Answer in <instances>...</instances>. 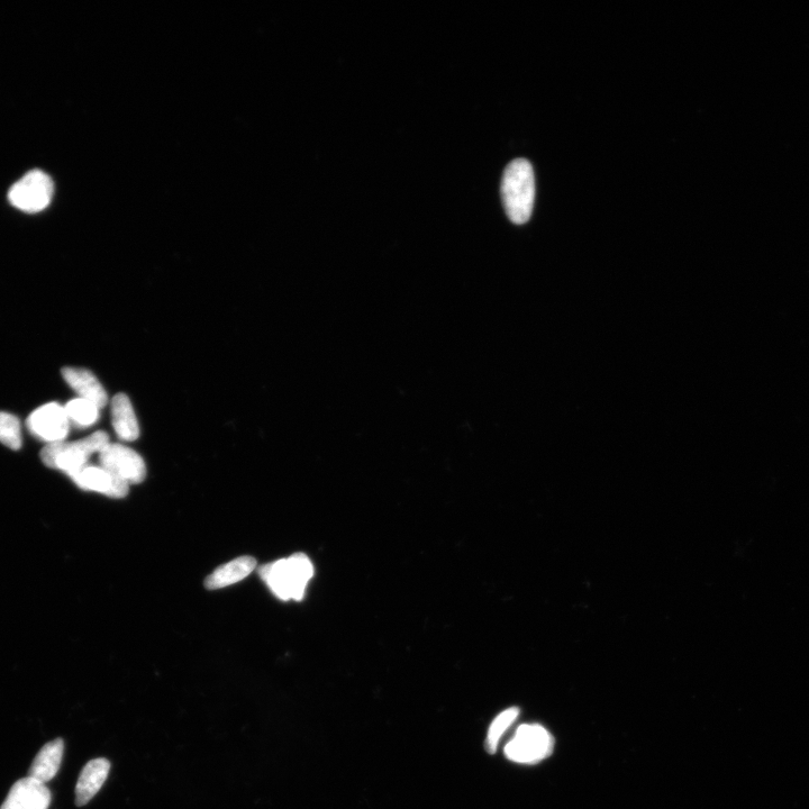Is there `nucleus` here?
Returning <instances> with one entry per match:
<instances>
[{
    "instance_id": "nucleus-1",
    "label": "nucleus",
    "mask_w": 809,
    "mask_h": 809,
    "mask_svg": "<svg viewBox=\"0 0 809 809\" xmlns=\"http://www.w3.org/2000/svg\"><path fill=\"white\" fill-rule=\"evenodd\" d=\"M259 574L278 598L302 601L307 585L314 577V566L303 553L262 566Z\"/></svg>"
},
{
    "instance_id": "nucleus-2",
    "label": "nucleus",
    "mask_w": 809,
    "mask_h": 809,
    "mask_svg": "<svg viewBox=\"0 0 809 809\" xmlns=\"http://www.w3.org/2000/svg\"><path fill=\"white\" fill-rule=\"evenodd\" d=\"M502 197L509 220L517 225L529 222L535 199V177L529 161L516 159L509 163L504 171Z\"/></svg>"
},
{
    "instance_id": "nucleus-3",
    "label": "nucleus",
    "mask_w": 809,
    "mask_h": 809,
    "mask_svg": "<svg viewBox=\"0 0 809 809\" xmlns=\"http://www.w3.org/2000/svg\"><path fill=\"white\" fill-rule=\"evenodd\" d=\"M109 444L108 435L99 431L77 442L48 444L41 453L42 461L49 468L66 472L68 476L75 474L88 465V459L94 453H101Z\"/></svg>"
},
{
    "instance_id": "nucleus-4",
    "label": "nucleus",
    "mask_w": 809,
    "mask_h": 809,
    "mask_svg": "<svg viewBox=\"0 0 809 809\" xmlns=\"http://www.w3.org/2000/svg\"><path fill=\"white\" fill-rule=\"evenodd\" d=\"M553 749V736L545 727L540 724H523L506 744L505 754L513 762L535 765L549 758Z\"/></svg>"
},
{
    "instance_id": "nucleus-5",
    "label": "nucleus",
    "mask_w": 809,
    "mask_h": 809,
    "mask_svg": "<svg viewBox=\"0 0 809 809\" xmlns=\"http://www.w3.org/2000/svg\"><path fill=\"white\" fill-rule=\"evenodd\" d=\"M53 193L52 179L41 170H33L9 190L8 199L20 211L35 214L50 205Z\"/></svg>"
},
{
    "instance_id": "nucleus-6",
    "label": "nucleus",
    "mask_w": 809,
    "mask_h": 809,
    "mask_svg": "<svg viewBox=\"0 0 809 809\" xmlns=\"http://www.w3.org/2000/svg\"><path fill=\"white\" fill-rule=\"evenodd\" d=\"M99 463L129 485L140 484L147 476V467L140 454L122 444L109 443L99 453Z\"/></svg>"
},
{
    "instance_id": "nucleus-7",
    "label": "nucleus",
    "mask_w": 809,
    "mask_h": 809,
    "mask_svg": "<svg viewBox=\"0 0 809 809\" xmlns=\"http://www.w3.org/2000/svg\"><path fill=\"white\" fill-rule=\"evenodd\" d=\"M30 432L48 444L65 441L70 429L65 407L50 403L36 409L27 420Z\"/></svg>"
},
{
    "instance_id": "nucleus-8",
    "label": "nucleus",
    "mask_w": 809,
    "mask_h": 809,
    "mask_svg": "<svg viewBox=\"0 0 809 809\" xmlns=\"http://www.w3.org/2000/svg\"><path fill=\"white\" fill-rule=\"evenodd\" d=\"M81 489L112 498H124L129 494V484L103 467L85 466L69 476Z\"/></svg>"
},
{
    "instance_id": "nucleus-9",
    "label": "nucleus",
    "mask_w": 809,
    "mask_h": 809,
    "mask_svg": "<svg viewBox=\"0 0 809 809\" xmlns=\"http://www.w3.org/2000/svg\"><path fill=\"white\" fill-rule=\"evenodd\" d=\"M51 792L45 784L31 777L17 780L0 809H48Z\"/></svg>"
},
{
    "instance_id": "nucleus-10",
    "label": "nucleus",
    "mask_w": 809,
    "mask_h": 809,
    "mask_svg": "<svg viewBox=\"0 0 809 809\" xmlns=\"http://www.w3.org/2000/svg\"><path fill=\"white\" fill-rule=\"evenodd\" d=\"M111 770V762L107 759L99 758L89 761L77 781L76 805L83 807L87 805L101 790Z\"/></svg>"
},
{
    "instance_id": "nucleus-11",
    "label": "nucleus",
    "mask_w": 809,
    "mask_h": 809,
    "mask_svg": "<svg viewBox=\"0 0 809 809\" xmlns=\"http://www.w3.org/2000/svg\"><path fill=\"white\" fill-rule=\"evenodd\" d=\"M63 379L75 390L80 398L92 402L99 408L107 405L108 396L103 385L99 383L93 372L80 368L62 369Z\"/></svg>"
},
{
    "instance_id": "nucleus-12",
    "label": "nucleus",
    "mask_w": 809,
    "mask_h": 809,
    "mask_svg": "<svg viewBox=\"0 0 809 809\" xmlns=\"http://www.w3.org/2000/svg\"><path fill=\"white\" fill-rule=\"evenodd\" d=\"M65 752V742L62 739L53 740L45 745L36 754L29 770V776L40 783H49L57 776Z\"/></svg>"
},
{
    "instance_id": "nucleus-13",
    "label": "nucleus",
    "mask_w": 809,
    "mask_h": 809,
    "mask_svg": "<svg viewBox=\"0 0 809 809\" xmlns=\"http://www.w3.org/2000/svg\"><path fill=\"white\" fill-rule=\"evenodd\" d=\"M256 567V559L252 557H240L216 569L213 574L209 575L205 580V587L208 590L229 587L247 578Z\"/></svg>"
},
{
    "instance_id": "nucleus-14",
    "label": "nucleus",
    "mask_w": 809,
    "mask_h": 809,
    "mask_svg": "<svg viewBox=\"0 0 809 809\" xmlns=\"http://www.w3.org/2000/svg\"><path fill=\"white\" fill-rule=\"evenodd\" d=\"M113 427L123 441L138 440L140 427L136 418L130 398L125 394H118L112 402Z\"/></svg>"
},
{
    "instance_id": "nucleus-15",
    "label": "nucleus",
    "mask_w": 809,
    "mask_h": 809,
    "mask_svg": "<svg viewBox=\"0 0 809 809\" xmlns=\"http://www.w3.org/2000/svg\"><path fill=\"white\" fill-rule=\"evenodd\" d=\"M520 713V708H508L506 711L499 714L493 721L492 725L489 726L486 749L490 754L496 753L499 742H501L509 727L515 723L518 716H520Z\"/></svg>"
},
{
    "instance_id": "nucleus-16",
    "label": "nucleus",
    "mask_w": 809,
    "mask_h": 809,
    "mask_svg": "<svg viewBox=\"0 0 809 809\" xmlns=\"http://www.w3.org/2000/svg\"><path fill=\"white\" fill-rule=\"evenodd\" d=\"M66 413L70 424L78 427H89L94 425L99 418V408L92 402L84 398L72 399L66 406Z\"/></svg>"
},
{
    "instance_id": "nucleus-17",
    "label": "nucleus",
    "mask_w": 809,
    "mask_h": 809,
    "mask_svg": "<svg viewBox=\"0 0 809 809\" xmlns=\"http://www.w3.org/2000/svg\"><path fill=\"white\" fill-rule=\"evenodd\" d=\"M0 443L12 450H20L22 447L20 420L5 412H0Z\"/></svg>"
}]
</instances>
